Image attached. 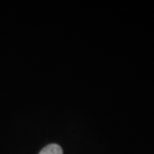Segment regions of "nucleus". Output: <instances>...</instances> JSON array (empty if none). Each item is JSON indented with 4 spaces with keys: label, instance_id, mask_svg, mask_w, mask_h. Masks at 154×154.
Returning <instances> with one entry per match:
<instances>
[{
    "label": "nucleus",
    "instance_id": "1",
    "mask_svg": "<svg viewBox=\"0 0 154 154\" xmlns=\"http://www.w3.org/2000/svg\"><path fill=\"white\" fill-rule=\"evenodd\" d=\"M38 154H63V149L57 144H50L45 146Z\"/></svg>",
    "mask_w": 154,
    "mask_h": 154
}]
</instances>
